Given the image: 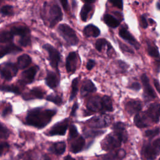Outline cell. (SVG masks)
<instances>
[{"label": "cell", "mask_w": 160, "mask_h": 160, "mask_svg": "<svg viewBox=\"0 0 160 160\" xmlns=\"http://www.w3.org/2000/svg\"><path fill=\"white\" fill-rule=\"evenodd\" d=\"M14 35L9 31H2L0 36V41L1 43L4 42H12Z\"/></svg>", "instance_id": "31"}, {"label": "cell", "mask_w": 160, "mask_h": 160, "mask_svg": "<svg viewBox=\"0 0 160 160\" xmlns=\"http://www.w3.org/2000/svg\"><path fill=\"white\" fill-rule=\"evenodd\" d=\"M86 107L89 111L93 112L103 110L102 98L99 96H95L91 98L87 102Z\"/></svg>", "instance_id": "13"}, {"label": "cell", "mask_w": 160, "mask_h": 160, "mask_svg": "<svg viewBox=\"0 0 160 160\" xmlns=\"http://www.w3.org/2000/svg\"><path fill=\"white\" fill-rule=\"evenodd\" d=\"M95 64H96V62H95L94 60L91 59H89L87 64H86V69L89 71L91 70L94 67Z\"/></svg>", "instance_id": "45"}, {"label": "cell", "mask_w": 160, "mask_h": 160, "mask_svg": "<svg viewBox=\"0 0 160 160\" xmlns=\"http://www.w3.org/2000/svg\"><path fill=\"white\" fill-rule=\"evenodd\" d=\"M112 129L114 130V131H115L121 136V137L122 138L124 141V142H125L127 141L128 134L124 123L121 122H118L115 123L112 126Z\"/></svg>", "instance_id": "24"}, {"label": "cell", "mask_w": 160, "mask_h": 160, "mask_svg": "<svg viewBox=\"0 0 160 160\" xmlns=\"http://www.w3.org/2000/svg\"><path fill=\"white\" fill-rule=\"evenodd\" d=\"M31 62V57L26 54H22L18 58L17 61V66L18 69H23L28 67Z\"/></svg>", "instance_id": "27"}, {"label": "cell", "mask_w": 160, "mask_h": 160, "mask_svg": "<svg viewBox=\"0 0 160 160\" xmlns=\"http://www.w3.org/2000/svg\"><path fill=\"white\" fill-rule=\"evenodd\" d=\"M1 90L2 91H6V92H13L17 94H19L21 93L20 89L18 88V86L16 85H2L1 87Z\"/></svg>", "instance_id": "34"}, {"label": "cell", "mask_w": 160, "mask_h": 160, "mask_svg": "<svg viewBox=\"0 0 160 160\" xmlns=\"http://www.w3.org/2000/svg\"><path fill=\"white\" fill-rule=\"evenodd\" d=\"M62 19V12L57 3L51 4L49 9V27L53 28Z\"/></svg>", "instance_id": "5"}, {"label": "cell", "mask_w": 160, "mask_h": 160, "mask_svg": "<svg viewBox=\"0 0 160 160\" xmlns=\"http://www.w3.org/2000/svg\"><path fill=\"white\" fill-rule=\"evenodd\" d=\"M119 36L126 41L129 44H130L131 46H132L136 49H138L139 48V44L136 41V39L132 36V35L128 31V29L122 27L121 28L119 31Z\"/></svg>", "instance_id": "14"}, {"label": "cell", "mask_w": 160, "mask_h": 160, "mask_svg": "<svg viewBox=\"0 0 160 160\" xmlns=\"http://www.w3.org/2000/svg\"><path fill=\"white\" fill-rule=\"evenodd\" d=\"M92 9V5L89 3H85L81 8L80 12V17L82 21H87L88 16L91 11Z\"/></svg>", "instance_id": "30"}, {"label": "cell", "mask_w": 160, "mask_h": 160, "mask_svg": "<svg viewBox=\"0 0 160 160\" xmlns=\"http://www.w3.org/2000/svg\"><path fill=\"white\" fill-rule=\"evenodd\" d=\"M159 132V128H155L153 129H150L148 130L145 132V135L148 138H152L158 135Z\"/></svg>", "instance_id": "42"}, {"label": "cell", "mask_w": 160, "mask_h": 160, "mask_svg": "<svg viewBox=\"0 0 160 160\" xmlns=\"http://www.w3.org/2000/svg\"><path fill=\"white\" fill-rule=\"evenodd\" d=\"M159 160H160V159H159Z\"/></svg>", "instance_id": "57"}, {"label": "cell", "mask_w": 160, "mask_h": 160, "mask_svg": "<svg viewBox=\"0 0 160 160\" xmlns=\"http://www.w3.org/2000/svg\"><path fill=\"white\" fill-rule=\"evenodd\" d=\"M143 113L149 123L158 122L160 118V104L158 103L151 104Z\"/></svg>", "instance_id": "6"}, {"label": "cell", "mask_w": 160, "mask_h": 160, "mask_svg": "<svg viewBox=\"0 0 160 160\" xmlns=\"http://www.w3.org/2000/svg\"><path fill=\"white\" fill-rule=\"evenodd\" d=\"M10 132L9 129L3 126L2 124H1L0 126V137L1 139H7L9 136Z\"/></svg>", "instance_id": "40"}, {"label": "cell", "mask_w": 160, "mask_h": 160, "mask_svg": "<svg viewBox=\"0 0 160 160\" xmlns=\"http://www.w3.org/2000/svg\"><path fill=\"white\" fill-rule=\"evenodd\" d=\"M154 84L156 89L158 90V91L160 93V84H159L158 81L157 79H154Z\"/></svg>", "instance_id": "51"}, {"label": "cell", "mask_w": 160, "mask_h": 160, "mask_svg": "<svg viewBox=\"0 0 160 160\" xmlns=\"http://www.w3.org/2000/svg\"><path fill=\"white\" fill-rule=\"evenodd\" d=\"M124 142L122 138L115 131L109 134L102 141L101 145L102 149L111 151L121 146V143Z\"/></svg>", "instance_id": "3"}, {"label": "cell", "mask_w": 160, "mask_h": 160, "mask_svg": "<svg viewBox=\"0 0 160 160\" xmlns=\"http://www.w3.org/2000/svg\"><path fill=\"white\" fill-rule=\"evenodd\" d=\"M104 133L103 131H95V130H86L84 131V136L87 138L96 137Z\"/></svg>", "instance_id": "39"}, {"label": "cell", "mask_w": 160, "mask_h": 160, "mask_svg": "<svg viewBox=\"0 0 160 160\" xmlns=\"http://www.w3.org/2000/svg\"><path fill=\"white\" fill-rule=\"evenodd\" d=\"M10 31L14 36H20L19 39H24L30 37V30L29 29L24 25L14 26L11 28Z\"/></svg>", "instance_id": "16"}, {"label": "cell", "mask_w": 160, "mask_h": 160, "mask_svg": "<svg viewBox=\"0 0 160 160\" xmlns=\"http://www.w3.org/2000/svg\"><path fill=\"white\" fill-rule=\"evenodd\" d=\"M9 148V145L7 142H2L1 144V154L2 155L3 154V152H4V150L8 149Z\"/></svg>", "instance_id": "49"}, {"label": "cell", "mask_w": 160, "mask_h": 160, "mask_svg": "<svg viewBox=\"0 0 160 160\" xmlns=\"http://www.w3.org/2000/svg\"><path fill=\"white\" fill-rule=\"evenodd\" d=\"M141 26L143 28H146L148 27V22L146 19V18L144 16H141Z\"/></svg>", "instance_id": "50"}, {"label": "cell", "mask_w": 160, "mask_h": 160, "mask_svg": "<svg viewBox=\"0 0 160 160\" xmlns=\"http://www.w3.org/2000/svg\"><path fill=\"white\" fill-rule=\"evenodd\" d=\"M42 48L48 53L50 65L53 69L58 71V65L61 61V54L59 52L49 44H44Z\"/></svg>", "instance_id": "4"}, {"label": "cell", "mask_w": 160, "mask_h": 160, "mask_svg": "<svg viewBox=\"0 0 160 160\" xmlns=\"http://www.w3.org/2000/svg\"><path fill=\"white\" fill-rule=\"evenodd\" d=\"M158 9H160V4H158Z\"/></svg>", "instance_id": "56"}, {"label": "cell", "mask_w": 160, "mask_h": 160, "mask_svg": "<svg viewBox=\"0 0 160 160\" xmlns=\"http://www.w3.org/2000/svg\"><path fill=\"white\" fill-rule=\"evenodd\" d=\"M110 122L109 117L105 114H101L94 116L89 119L86 123L92 128H102L108 126Z\"/></svg>", "instance_id": "8"}, {"label": "cell", "mask_w": 160, "mask_h": 160, "mask_svg": "<svg viewBox=\"0 0 160 160\" xmlns=\"http://www.w3.org/2000/svg\"><path fill=\"white\" fill-rule=\"evenodd\" d=\"M44 93L45 92L42 89L39 88H34L28 92L24 94V95H22V98L26 101L34 99H42L44 98Z\"/></svg>", "instance_id": "18"}, {"label": "cell", "mask_w": 160, "mask_h": 160, "mask_svg": "<svg viewBox=\"0 0 160 160\" xmlns=\"http://www.w3.org/2000/svg\"><path fill=\"white\" fill-rule=\"evenodd\" d=\"M85 3H89V4H92L94 3L95 1H83Z\"/></svg>", "instance_id": "55"}, {"label": "cell", "mask_w": 160, "mask_h": 160, "mask_svg": "<svg viewBox=\"0 0 160 160\" xmlns=\"http://www.w3.org/2000/svg\"><path fill=\"white\" fill-rule=\"evenodd\" d=\"M12 112V106L10 104H8L2 111L1 116L2 117H6L8 114H11Z\"/></svg>", "instance_id": "43"}, {"label": "cell", "mask_w": 160, "mask_h": 160, "mask_svg": "<svg viewBox=\"0 0 160 160\" xmlns=\"http://www.w3.org/2000/svg\"><path fill=\"white\" fill-rule=\"evenodd\" d=\"M64 160H75L74 158H72L71 156H67L64 158Z\"/></svg>", "instance_id": "53"}, {"label": "cell", "mask_w": 160, "mask_h": 160, "mask_svg": "<svg viewBox=\"0 0 160 160\" xmlns=\"http://www.w3.org/2000/svg\"><path fill=\"white\" fill-rule=\"evenodd\" d=\"M83 33L86 36L88 37H98L100 33V29L96 26L91 24L87 25L83 30Z\"/></svg>", "instance_id": "25"}, {"label": "cell", "mask_w": 160, "mask_h": 160, "mask_svg": "<svg viewBox=\"0 0 160 160\" xmlns=\"http://www.w3.org/2000/svg\"><path fill=\"white\" fill-rule=\"evenodd\" d=\"M64 9V10H68V1H60Z\"/></svg>", "instance_id": "52"}, {"label": "cell", "mask_w": 160, "mask_h": 160, "mask_svg": "<svg viewBox=\"0 0 160 160\" xmlns=\"http://www.w3.org/2000/svg\"><path fill=\"white\" fill-rule=\"evenodd\" d=\"M103 21L108 26L112 28H116L120 24V21L118 19L109 14H106L104 16Z\"/></svg>", "instance_id": "29"}, {"label": "cell", "mask_w": 160, "mask_h": 160, "mask_svg": "<svg viewBox=\"0 0 160 160\" xmlns=\"http://www.w3.org/2000/svg\"><path fill=\"white\" fill-rule=\"evenodd\" d=\"M39 69L38 66H32L27 70L24 71L21 73V82L22 84H29L31 83L34 79V77Z\"/></svg>", "instance_id": "11"}, {"label": "cell", "mask_w": 160, "mask_h": 160, "mask_svg": "<svg viewBox=\"0 0 160 160\" xmlns=\"http://www.w3.org/2000/svg\"><path fill=\"white\" fill-rule=\"evenodd\" d=\"M102 108L104 111H112L113 110L112 103L111 98L108 96H104L102 97Z\"/></svg>", "instance_id": "32"}, {"label": "cell", "mask_w": 160, "mask_h": 160, "mask_svg": "<svg viewBox=\"0 0 160 160\" xmlns=\"http://www.w3.org/2000/svg\"><path fill=\"white\" fill-rule=\"evenodd\" d=\"M111 44L106 39L101 38L96 41L95 43V48L98 51H102L104 47H108Z\"/></svg>", "instance_id": "35"}, {"label": "cell", "mask_w": 160, "mask_h": 160, "mask_svg": "<svg viewBox=\"0 0 160 160\" xmlns=\"http://www.w3.org/2000/svg\"><path fill=\"white\" fill-rule=\"evenodd\" d=\"M56 114V109L34 108L28 111L26 118V124L38 129L47 126Z\"/></svg>", "instance_id": "1"}, {"label": "cell", "mask_w": 160, "mask_h": 160, "mask_svg": "<svg viewBox=\"0 0 160 160\" xmlns=\"http://www.w3.org/2000/svg\"><path fill=\"white\" fill-rule=\"evenodd\" d=\"M113 6H116L118 9H122L123 2L122 1H109Z\"/></svg>", "instance_id": "44"}, {"label": "cell", "mask_w": 160, "mask_h": 160, "mask_svg": "<svg viewBox=\"0 0 160 160\" xmlns=\"http://www.w3.org/2000/svg\"><path fill=\"white\" fill-rule=\"evenodd\" d=\"M21 49L18 47V46L15 45L12 42L9 43L5 46H1L0 48V55L1 58H2L4 56L9 54V53H14V52H18L21 51Z\"/></svg>", "instance_id": "21"}, {"label": "cell", "mask_w": 160, "mask_h": 160, "mask_svg": "<svg viewBox=\"0 0 160 160\" xmlns=\"http://www.w3.org/2000/svg\"><path fill=\"white\" fill-rule=\"evenodd\" d=\"M148 52L151 56L154 57V58H158L159 56V53L158 48L155 46L152 45V44H148Z\"/></svg>", "instance_id": "37"}, {"label": "cell", "mask_w": 160, "mask_h": 160, "mask_svg": "<svg viewBox=\"0 0 160 160\" xmlns=\"http://www.w3.org/2000/svg\"><path fill=\"white\" fill-rule=\"evenodd\" d=\"M134 122L136 126L139 128H145L149 124V122L145 118L143 112L138 113L135 115L134 118Z\"/></svg>", "instance_id": "26"}, {"label": "cell", "mask_w": 160, "mask_h": 160, "mask_svg": "<svg viewBox=\"0 0 160 160\" xmlns=\"http://www.w3.org/2000/svg\"><path fill=\"white\" fill-rule=\"evenodd\" d=\"M160 152V138L148 144L144 148V154L148 159H154Z\"/></svg>", "instance_id": "7"}, {"label": "cell", "mask_w": 160, "mask_h": 160, "mask_svg": "<svg viewBox=\"0 0 160 160\" xmlns=\"http://www.w3.org/2000/svg\"><path fill=\"white\" fill-rule=\"evenodd\" d=\"M79 136L77 128L74 125H71L69 128V141L76 138Z\"/></svg>", "instance_id": "41"}, {"label": "cell", "mask_w": 160, "mask_h": 160, "mask_svg": "<svg viewBox=\"0 0 160 160\" xmlns=\"http://www.w3.org/2000/svg\"><path fill=\"white\" fill-rule=\"evenodd\" d=\"M78 78H76L73 79L71 83V91L69 96V100L72 101L76 96L78 91Z\"/></svg>", "instance_id": "33"}, {"label": "cell", "mask_w": 160, "mask_h": 160, "mask_svg": "<svg viewBox=\"0 0 160 160\" xmlns=\"http://www.w3.org/2000/svg\"><path fill=\"white\" fill-rule=\"evenodd\" d=\"M96 91V88L95 87L93 82L89 80H84L81 88V95L82 97L88 96L89 94L94 92Z\"/></svg>", "instance_id": "20"}, {"label": "cell", "mask_w": 160, "mask_h": 160, "mask_svg": "<svg viewBox=\"0 0 160 160\" xmlns=\"http://www.w3.org/2000/svg\"><path fill=\"white\" fill-rule=\"evenodd\" d=\"M141 81L143 85V89L145 95L149 98H154L156 97V93L151 87L149 79L146 74H144L141 76Z\"/></svg>", "instance_id": "19"}, {"label": "cell", "mask_w": 160, "mask_h": 160, "mask_svg": "<svg viewBox=\"0 0 160 160\" xmlns=\"http://www.w3.org/2000/svg\"><path fill=\"white\" fill-rule=\"evenodd\" d=\"M45 82L49 88L54 89L58 86L59 81L56 74L54 72L48 71L45 78Z\"/></svg>", "instance_id": "22"}, {"label": "cell", "mask_w": 160, "mask_h": 160, "mask_svg": "<svg viewBox=\"0 0 160 160\" xmlns=\"http://www.w3.org/2000/svg\"><path fill=\"white\" fill-rule=\"evenodd\" d=\"M1 13L3 16H11L12 15L13 12V7L10 5H5L2 6L1 9Z\"/></svg>", "instance_id": "38"}, {"label": "cell", "mask_w": 160, "mask_h": 160, "mask_svg": "<svg viewBox=\"0 0 160 160\" xmlns=\"http://www.w3.org/2000/svg\"><path fill=\"white\" fill-rule=\"evenodd\" d=\"M18 68L12 62H5L2 64L1 69V77L5 80L9 81L18 72Z\"/></svg>", "instance_id": "9"}, {"label": "cell", "mask_w": 160, "mask_h": 160, "mask_svg": "<svg viewBox=\"0 0 160 160\" xmlns=\"http://www.w3.org/2000/svg\"><path fill=\"white\" fill-rule=\"evenodd\" d=\"M59 34L71 46H76L79 42V39L72 28L66 24H61L58 28Z\"/></svg>", "instance_id": "2"}, {"label": "cell", "mask_w": 160, "mask_h": 160, "mask_svg": "<svg viewBox=\"0 0 160 160\" xmlns=\"http://www.w3.org/2000/svg\"><path fill=\"white\" fill-rule=\"evenodd\" d=\"M119 46L121 48V49L122 51H125L126 52H131V53H133V51H132V49L131 48H129V47H128L127 46H126L125 44H122L121 42H119Z\"/></svg>", "instance_id": "48"}, {"label": "cell", "mask_w": 160, "mask_h": 160, "mask_svg": "<svg viewBox=\"0 0 160 160\" xmlns=\"http://www.w3.org/2000/svg\"><path fill=\"white\" fill-rule=\"evenodd\" d=\"M42 160H51V158L48 156L44 155L42 157Z\"/></svg>", "instance_id": "54"}, {"label": "cell", "mask_w": 160, "mask_h": 160, "mask_svg": "<svg viewBox=\"0 0 160 160\" xmlns=\"http://www.w3.org/2000/svg\"><path fill=\"white\" fill-rule=\"evenodd\" d=\"M78 108V104L77 102H75L74 103V104L72 105V107L71 108V112H70V115L71 116H76V111Z\"/></svg>", "instance_id": "46"}, {"label": "cell", "mask_w": 160, "mask_h": 160, "mask_svg": "<svg viewBox=\"0 0 160 160\" xmlns=\"http://www.w3.org/2000/svg\"><path fill=\"white\" fill-rule=\"evenodd\" d=\"M142 109V104L139 100L129 101L125 105V109L129 115L138 114Z\"/></svg>", "instance_id": "15"}, {"label": "cell", "mask_w": 160, "mask_h": 160, "mask_svg": "<svg viewBox=\"0 0 160 160\" xmlns=\"http://www.w3.org/2000/svg\"><path fill=\"white\" fill-rule=\"evenodd\" d=\"M125 151L123 149H119L106 154L102 160H122L125 157Z\"/></svg>", "instance_id": "23"}, {"label": "cell", "mask_w": 160, "mask_h": 160, "mask_svg": "<svg viewBox=\"0 0 160 160\" xmlns=\"http://www.w3.org/2000/svg\"><path fill=\"white\" fill-rule=\"evenodd\" d=\"M78 55L76 52H69L66 60V69L68 73L72 74L76 71L78 66Z\"/></svg>", "instance_id": "12"}, {"label": "cell", "mask_w": 160, "mask_h": 160, "mask_svg": "<svg viewBox=\"0 0 160 160\" xmlns=\"http://www.w3.org/2000/svg\"><path fill=\"white\" fill-rule=\"evenodd\" d=\"M46 99L47 101L52 102L58 106H60L62 102V98L60 96L57 95V94H51L48 95L46 98Z\"/></svg>", "instance_id": "36"}, {"label": "cell", "mask_w": 160, "mask_h": 160, "mask_svg": "<svg viewBox=\"0 0 160 160\" xmlns=\"http://www.w3.org/2000/svg\"><path fill=\"white\" fill-rule=\"evenodd\" d=\"M129 88L132 89V90H135V91H139L141 89V85L139 84V83L135 82H133L130 86Z\"/></svg>", "instance_id": "47"}, {"label": "cell", "mask_w": 160, "mask_h": 160, "mask_svg": "<svg viewBox=\"0 0 160 160\" xmlns=\"http://www.w3.org/2000/svg\"><path fill=\"white\" fill-rule=\"evenodd\" d=\"M68 124H69L68 119H64L62 121L54 124L48 131L47 134L48 136L64 135L68 129Z\"/></svg>", "instance_id": "10"}, {"label": "cell", "mask_w": 160, "mask_h": 160, "mask_svg": "<svg viewBox=\"0 0 160 160\" xmlns=\"http://www.w3.org/2000/svg\"><path fill=\"white\" fill-rule=\"evenodd\" d=\"M50 151L55 154L61 155L64 153L66 149V144L64 142H56L50 147Z\"/></svg>", "instance_id": "28"}, {"label": "cell", "mask_w": 160, "mask_h": 160, "mask_svg": "<svg viewBox=\"0 0 160 160\" xmlns=\"http://www.w3.org/2000/svg\"><path fill=\"white\" fill-rule=\"evenodd\" d=\"M70 151L73 153H77L81 151L85 145V140L84 138L79 135L70 140Z\"/></svg>", "instance_id": "17"}]
</instances>
